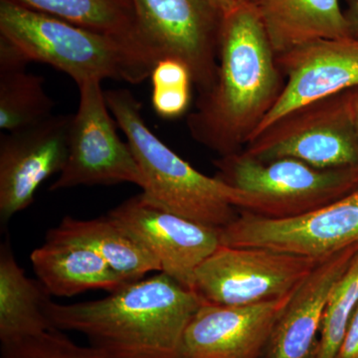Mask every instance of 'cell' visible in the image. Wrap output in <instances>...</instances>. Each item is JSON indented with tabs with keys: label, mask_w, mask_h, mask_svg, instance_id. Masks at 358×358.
<instances>
[{
	"label": "cell",
	"mask_w": 358,
	"mask_h": 358,
	"mask_svg": "<svg viewBox=\"0 0 358 358\" xmlns=\"http://www.w3.org/2000/svg\"><path fill=\"white\" fill-rule=\"evenodd\" d=\"M358 306V252L327 301L320 327L317 358H336Z\"/></svg>",
	"instance_id": "cell-22"
},
{
	"label": "cell",
	"mask_w": 358,
	"mask_h": 358,
	"mask_svg": "<svg viewBox=\"0 0 358 358\" xmlns=\"http://www.w3.org/2000/svg\"><path fill=\"white\" fill-rule=\"evenodd\" d=\"M55 103L42 77L26 67L0 69V129L6 133L31 128L52 117Z\"/></svg>",
	"instance_id": "cell-21"
},
{
	"label": "cell",
	"mask_w": 358,
	"mask_h": 358,
	"mask_svg": "<svg viewBox=\"0 0 358 358\" xmlns=\"http://www.w3.org/2000/svg\"><path fill=\"white\" fill-rule=\"evenodd\" d=\"M0 36L17 47L30 62L48 64L77 85L87 80L138 84L155 63L131 44L92 31L14 0H0Z\"/></svg>",
	"instance_id": "cell-4"
},
{
	"label": "cell",
	"mask_w": 358,
	"mask_h": 358,
	"mask_svg": "<svg viewBox=\"0 0 358 358\" xmlns=\"http://www.w3.org/2000/svg\"><path fill=\"white\" fill-rule=\"evenodd\" d=\"M159 263L160 272L192 289L195 271L221 245L220 230L155 206L143 193L109 212Z\"/></svg>",
	"instance_id": "cell-12"
},
{
	"label": "cell",
	"mask_w": 358,
	"mask_h": 358,
	"mask_svg": "<svg viewBox=\"0 0 358 358\" xmlns=\"http://www.w3.org/2000/svg\"><path fill=\"white\" fill-rule=\"evenodd\" d=\"M100 80L78 85L79 108L71 122L68 157L51 192L77 186L133 183L143 187V174L128 143L115 131Z\"/></svg>",
	"instance_id": "cell-9"
},
{
	"label": "cell",
	"mask_w": 358,
	"mask_h": 358,
	"mask_svg": "<svg viewBox=\"0 0 358 358\" xmlns=\"http://www.w3.org/2000/svg\"><path fill=\"white\" fill-rule=\"evenodd\" d=\"M141 39L160 59L185 63L200 96L217 77L222 15L208 0H134Z\"/></svg>",
	"instance_id": "cell-10"
},
{
	"label": "cell",
	"mask_w": 358,
	"mask_h": 358,
	"mask_svg": "<svg viewBox=\"0 0 358 358\" xmlns=\"http://www.w3.org/2000/svg\"><path fill=\"white\" fill-rule=\"evenodd\" d=\"M220 242L322 260L358 243V188L294 217L268 218L239 210L237 218L220 230Z\"/></svg>",
	"instance_id": "cell-8"
},
{
	"label": "cell",
	"mask_w": 358,
	"mask_h": 358,
	"mask_svg": "<svg viewBox=\"0 0 358 358\" xmlns=\"http://www.w3.org/2000/svg\"><path fill=\"white\" fill-rule=\"evenodd\" d=\"M49 232L94 250L128 282L162 271L154 255L109 213L90 220L66 216Z\"/></svg>",
	"instance_id": "cell-18"
},
{
	"label": "cell",
	"mask_w": 358,
	"mask_h": 358,
	"mask_svg": "<svg viewBox=\"0 0 358 358\" xmlns=\"http://www.w3.org/2000/svg\"><path fill=\"white\" fill-rule=\"evenodd\" d=\"M152 103L162 119L174 120L185 114L192 99V73L176 58L160 59L150 74Z\"/></svg>",
	"instance_id": "cell-23"
},
{
	"label": "cell",
	"mask_w": 358,
	"mask_h": 358,
	"mask_svg": "<svg viewBox=\"0 0 358 358\" xmlns=\"http://www.w3.org/2000/svg\"><path fill=\"white\" fill-rule=\"evenodd\" d=\"M241 152L259 160L289 157L320 169L358 166V140L345 92L285 115Z\"/></svg>",
	"instance_id": "cell-6"
},
{
	"label": "cell",
	"mask_w": 358,
	"mask_h": 358,
	"mask_svg": "<svg viewBox=\"0 0 358 358\" xmlns=\"http://www.w3.org/2000/svg\"><path fill=\"white\" fill-rule=\"evenodd\" d=\"M296 289L255 305L204 301L186 327L178 358L262 357L273 329Z\"/></svg>",
	"instance_id": "cell-13"
},
{
	"label": "cell",
	"mask_w": 358,
	"mask_h": 358,
	"mask_svg": "<svg viewBox=\"0 0 358 358\" xmlns=\"http://www.w3.org/2000/svg\"><path fill=\"white\" fill-rule=\"evenodd\" d=\"M216 178L251 195L250 213L268 218L301 215L358 188V166L320 169L282 157L259 160L243 152L214 162Z\"/></svg>",
	"instance_id": "cell-5"
},
{
	"label": "cell",
	"mask_w": 358,
	"mask_h": 358,
	"mask_svg": "<svg viewBox=\"0 0 358 358\" xmlns=\"http://www.w3.org/2000/svg\"><path fill=\"white\" fill-rule=\"evenodd\" d=\"M50 294L38 279L26 275L9 240L0 246V341L35 336L52 329L45 313Z\"/></svg>",
	"instance_id": "cell-19"
},
{
	"label": "cell",
	"mask_w": 358,
	"mask_h": 358,
	"mask_svg": "<svg viewBox=\"0 0 358 358\" xmlns=\"http://www.w3.org/2000/svg\"><path fill=\"white\" fill-rule=\"evenodd\" d=\"M320 261L271 249L220 245L195 271L192 289L215 305L265 303L298 288Z\"/></svg>",
	"instance_id": "cell-7"
},
{
	"label": "cell",
	"mask_w": 358,
	"mask_h": 358,
	"mask_svg": "<svg viewBox=\"0 0 358 358\" xmlns=\"http://www.w3.org/2000/svg\"><path fill=\"white\" fill-rule=\"evenodd\" d=\"M247 1L250 2V3L255 4L257 0H247Z\"/></svg>",
	"instance_id": "cell-29"
},
{
	"label": "cell",
	"mask_w": 358,
	"mask_h": 358,
	"mask_svg": "<svg viewBox=\"0 0 358 358\" xmlns=\"http://www.w3.org/2000/svg\"><path fill=\"white\" fill-rule=\"evenodd\" d=\"M277 63L284 91L251 140L296 108L357 87L358 39L317 40L277 55Z\"/></svg>",
	"instance_id": "cell-14"
},
{
	"label": "cell",
	"mask_w": 358,
	"mask_h": 358,
	"mask_svg": "<svg viewBox=\"0 0 358 358\" xmlns=\"http://www.w3.org/2000/svg\"><path fill=\"white\" fill-rule=\"evenodd\" d=\"M275 55L322 39L352 38L339 0H257Z\"/></svg>",
	"instance_id": "cell-17"
},
{
	"label": "cell",
	"mask_w": 358,
	"mask_h": 358,
	"mask_svg": "<svg viewBox=\"0 0 358 358\" xmlns=\"http://www.w3.org/2000/svg\"><path fill=\"white\" fill-rule=\"evenodd\" d=\"M208 1L217 9L218 13L224 17L247 2V0H208Z\"/></svg>",
	"instance_id": "cell-28"
},
{
	"label": "cell",
	"mask_w": 358,
	"mask_h": 358,
	"mask_svg": "<svg viewBox=\"0 0 358 358\" xmlns=\"http://www.w3.org/2000/svg\"><path fill=\"white\" fill-rule=\"evenodd\" d=\"M0 358H109L94 346H82L52 327L35 336L1 343Z\"/></svg>",
	"instance_id": "cell-24"
},
{
	"label": "cell",
	"mask_w": 358,
	"mask_h": 358,
	"mask_svg": "<svg viewBox=\"0 0 358 358\" xmlns=\"http://www.w3.org/2000/svg\"><path fill=\"white\" fill-rule=\"evenodd\" d=\"M336 358H358V306L346 329Z\"/></svg>",
	"instance_id": "cell-25"
},
{
	"label": "cell",
	"mask_w": 358,
	"mask_h": 358,
	"mask_svg": "<svg viewBox=\"0 0 358 358\" xmlns=\"http://www.w3.org/2000/svg\"><path fill=\"white\" fill-rule=\"evenodd\" d=\"M100 300L45 313L51 326L77 331L109 358H178L183 334L204 301L164 273L129 282Z\"/></svg>",
	"instance_id": "cell-2"
},
{
	"label": "cell",
	"mask_w": 358,
	"mask_h": 358,
	"mask_svg": "<svg viewBox=\"0 0 358 358\" xmlns=\"http://www.w3.org/2000/svg\"><path fill=\"white\" fill-rule=\"evenodd\" d=\"M345 13L350 37L358 39V0H345Z\"/></svg>",
	"instance_id": "cell-26"
},
{
	"label": "cell",
	"mask_w": 358,
	"mask_h": 358,
	"mask_svg": "<svg viewBox=\"0 0 358 358\" xmlns=\"http://www.w3.org/2000/svg\"><path fill=\"white\" fill-rule=\"evenodd\" d=\"M284 77L256 6L245 2L222 17L217 77L188 115L192 138L220 157L241 152L282 95Z\"/></svg>",
	"instance_id": "cell-1"
},
{
	"label": "cell",
	"mask_w": 358,
	"mask_h": 358,
	"mask_svg": "<svg viewBox=\"0 0 358 358\" xmlns=\"http://www.w3.org/2000/svg\"><path fill=\"white\" fill-rule=\"evenodd\" d=\"M73 115L0 136V221L6 225L33 203L39 186L63 171Z\"/></svg>",
	"instance_id": "cell-11"
},
{
	"label": "cell",
	"mask_w": 358,
	"mask_h": 358,
	"mask_svg": "<svg viewBox=\"0 0 358 358\" xmlns=\"http://www.w3.org/2000/svg\"><path fill=\"white\" fill-rule=\"evenodd\" d=\"M106 102L126 136L143 174V196L167 212L221 230L248 211L251 195L205 176L152 133L141 103L127 89L105 92Z\"/></svg>",
	"instance_id": "cell-3"
},
{
	"label": "cell",
	"mask_w": 358,
	"mask_h": 358,
	"mask_svg": "<svg viewBox=\"0 0 358 358\" xmlns=\"http://www.w3.org/2000/svg\"><path fill=\"white\" fill-rule=\"evenodd\" d=\"M357 252L358 243L317 263L278 320L261 358H317L327 301Z\"/></svg>",
	"instance_id": "cell-15"
},
{
	"label": "cell",
	"mask_w": 358,
	"mask_h": 358,
	"mask_svg": "<svg viewBox=\"0 0 358 358\" xmlns=\"http://www.w3.org/2000/svg\"><path fill=\"white\" fill-rule=\"evenodd\" d=\"M346 103H348V112L358 140V86L345 91Z\"/></svg>",
	"instance_id": "cell-27"
},
{
	"label": "cell",
	"mask_w": 358,
	"mask_h": 358,
	"mask_svg": "<svg viewBox=\"0 0 358 358\" xmlns=\"http://www.w3.org/2000/svg\"><path fill=\"white\" fill-rule=\"evenodd\" d=\"M33 270L50 296L71 298L92 289L108 293L129 284L94 250L47 232L30 255Z\"/></svg>",
	"instance_id": "cell-16"
},
{
	"label": "cell",
	"mask_w": 358,
	"mask_h": 358,
	"mask_svg": "<svg viewBox=\"0 0 358 358\" xmlns=\"http://www.w3.org/2000/svg\"><path fill=\"white\" fill-rule=\"evenodd\" d=\"M33 10L55 16L92 31L103 33L131 44L150 60L159 59L138 31L134 0H14Z\"/></svg>",
	"instance_id": "cell-20"
}]
</instances>
